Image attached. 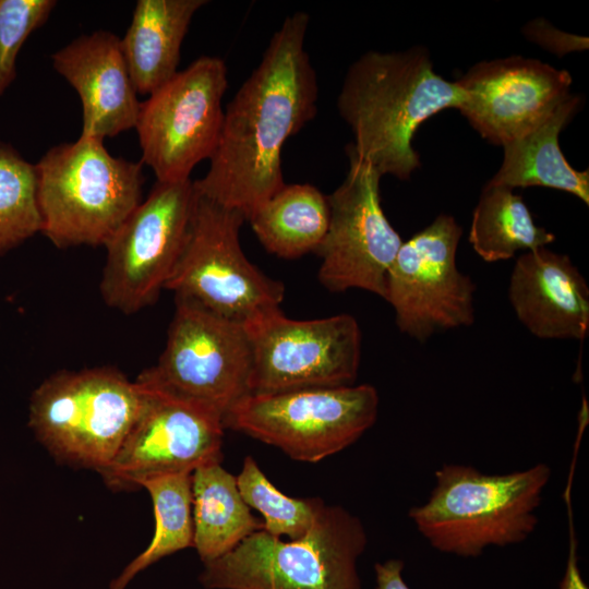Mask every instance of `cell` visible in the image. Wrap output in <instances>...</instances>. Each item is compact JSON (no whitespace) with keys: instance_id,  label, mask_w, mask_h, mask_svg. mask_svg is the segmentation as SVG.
Listing matches in <instances>:
<instances>
[{"instance_id":"cell-1","label":"cell","mask_w":589,"mask_h":589,"mask_svg":"<svg viewBox=\"0 0 589 589\" xmlns=\"http://www.w3.org/2000/svg\"><path fill=\"white\" fill-rule=\"evenodd\" d=\"M309 22L294 12L274 33L224 111L207 173L193 181L197 194L245 219L286 184L283 146L317 111L316 73L304 47Z\"/></svg>"},{"instance_id":"cell-2","label":"cell","mask_w":589,"mask_h":589,"mask_svg":"<svg viewBox=\"0 0 589 589\" xmlns=\"http://www.w3.org/2000/svg\"><path fill=\"white\" fill-rule=\"evenodd\" d=\"M466 94L433 70L429 51H368L348 69L337 109L353 134L346 151L381 176L410 179L420 167L412 147L418 128L447 108L459 109Z\"/></svg>"},{"instance_id":"cell-3","label":"cell","mask_w":589,"mask_h":589,"mask_svg":"<svg viewBox=\"0 0 589 589\" xmlns=\"http://www.w3.org/2000/svg\"><path fill=\"white\" fill-rule=\"evenodd\" d=\"M428 501L409 510L417 530L437 551L476 557L488 546L525 541L551 478L544 462L504 474L444 464Z\"/></svg>"},{"instance_id":"cell-4","label":"cell","mask_w":589,"mask_h":589,"mask_svg":"<svg viewBox=\"0 0 589 589\" xmlns=\"http://www.w3.org/2000/svg\"><path fill=\"white\" fill-rule=\"evenodd\" d=\"M142 165L97 137L51 147L35 164L41 233L60 249L105 245L142 202Z\"/></svg>"},{"instance_id":"cell-5","label":"cell","mask_w":589,"mask_h":589,"mask_svg":"<svg viewBox=\"0 0 589 589\" xmlns=\"http://www.w3.org/2000/svg\"><path fill=\"white\" fill-rule=\"evenodd\" d=\"M366 542L357 516L325 504L302 538L283 541L257 530L205 562L200 581L207 589H361L357 562Z\"/></svg>"},{"instance_id":"cell-6","label":"cell","mask_w":589,"mask_h":589,"mask_svg":"<svg viewBox=\"0 0 589 589\" xmlns=\"http://www.w3.org/2000/svg\"><path fill=\"white\" fill-rule=\"evenodd\" d=\"M142 399L141 385L117 369L61 371L33 392L28 425L59 461L100 472L121 446Z\"/></svg>"},{"instance_id":"cell-7","label":"cell","mask_w":589,"mask_h":589,"mask_svg":"<svg viewBox=\"0 0 589 589\" xmlns=\"http://www.w3.org/2000/svg\"><path fill=\"white\" fill-rule=\"evenodd\" d=\"M378 394L369 384L248 394L225 414V429L317 462L358 441L376 421Z\"/></svg>"},{"instance_id":"cell-8","label":"cell","mask_w":589,"mask_h":589,"mask_svg":"<svg viewBox=\"0 0 589 589\" xmlns=\"http://www.w3.org/2000/svg\"><path fill=\"white\" fill-rule=\"evenodd\" d=\"M244 220L239 211L194 191L185 242L165 289L241 323L279 308L284 284L265 275L242 251L239 231Z\"/></svg>"},{"instance_id":"cell-9","label":"cell","mask_w":589,"mask_h":589,"mask_svg":"<svg viewBox=\"0 0 589 589\" xmlns=\"http://www.w3.org/2000/svg\"><path fill=\"white\" fill-rule=\"evenodd\" d=\"M251 371L252 350L244 323L176 297L165 349L157 363L141 374L224 419L250 394Z\"/></svg>"},{"instance_id":"cell-10","label":"cell","mask_w":589,"mask_h":589,"mask_svg":"<svg viewBox=\"0 0 589 589\" xmlns=\"http://www.w3.org/2000/svg\"><path fill=\"white\" fill-rule=\"evenodd\" d=\"M252 350L250 394L353 385L361 330L349 314L293 320L279 308L244 323Z\"/></svg>"},{"instance_id":"cell-11","label":"cell","mask_w":589,"mask_h":589,"mask_svg":"<svg viewBox=\"0 0 589 589\" xmlns=\"http://www.w3.org/2000/svg\"><path fill=\"white\" fill-rule=\"evenodd\" d=\"M228 87L227 67L217 56H202L177 72L141 103L135 129L142 164L159 182L190 179L211 158L219 140Z\"/></svg>"},{"instance_id":"cell-12","label":"cell","mask_w":589,"mask_h":589,"mask_svg":"<svg viewBox=\"0 0 589 589\" xmlns=\"http://www.w3.org/2000/svg\"><path fill=\"white\" fill-rule=\"evenodd\" d=\"M193 202L191 179L157 181L105 243L99 290L107 306L129 315L155 303L184 245Z\"/></svg>"},{"instance_id":"cell-13","label":"cell","mask_w":589,"mask_h":589,"mask_svg":"<svg viewBox=\"0 0 589 589\" xmlns=\"http://www.w3.org/2000/svg\"><path fill=\"white\" fill-rule=\"evenodd\" d=\"M135 381L142 387V405L113 459L99 472L108 488L137 489L149 478L192 473L220 462L225 426L219 414L142 374Z\"/></svg>"},{"instance_id":"cell-14","label":"cell","mask_w":589,"mask_h":589,"mask_svg":"<svg viewBox=\"0 0 589 589\" xmlns=\"http://www.w3.org/2000/svg\"><path fill=\"white\" fill-rule=\"evenodd\" d=\"M461 235L456 219L441 214L402 242L389 267L384 300L399 330L418 341L474 322L476 285L456 263Z\"/></svg>"},{"instance_id":"cell-15","label":"cell","mask_w":589,"mask_h":589,"mask_svg":"<svg viewBox=\"0 0 589 589\" xmlns=\"http://www.w3.org/2000/svg\"><path fill=\"white\" fill-rule=\"evenodd\" d=\"M347 155V176L327 195L329 223L316 251L322 260L317 276L332 292L361 289L385 299L387 274L404 241L383 212L381 173Z\"/></svg>"},{"instance_id":"cell-16","label":"cell","mask_w":589,"mask_h":589,"mask_svg":"<svg viewBox=\"0 0 589 589\" xmlns=\"http://www.w3.org/2000/svg\"><path fill=\"white\" fill-rule=\"evenodd\" d=\"M466 94L458 109L488 142L504 146L543 122L570 94L572 76L537 59L481 61L456 81Z\"/></svg>"},{"instance_id":"cell-17","label":"cell","mask_w":589,"mask_h":589,"mask_svg":"<svg viewBox=\"0 0 589 589\" xmlns=\"http://www.w3.org/2000/svg\"><path fill=\"white\" fill-rule=\"evenodd\" d=\"M51 60L80 96L82 136L104 140L135 127L141 103L119 37L107 31L82 35Z\"/></svg>"},{"instance_id":"cell-18","label":"cell","mask_w":589,"mask_h":589,"mask_svg":"<svg viewBox=\"0 0 589 589\" xmlns=\"http://www.w3.org/2000/svg\"><path fill=\"white\" fill-rule=\"evenodd\" d=\"M508 298L519 322L538 338L584 340L588 336L589 288L565 254L541 247L519 255Z\"/></svg>"},{"instance_id":"cell-19","label":"cell","mask_w":589,"mask_h":589,"mask_svg":"<svg viewBox=\"0 0 589 589\" xmlns=\"http://www.w3.org/2000/svg\"><path fill=\"white\" fill-rule=\"evenodd\" d=\"M205 0H139L121 39L137 94L151 95L178 70L181 45L195 12Z\"/></svg>"},{"instance_id":"cell-20","label":"cell","mask_w":589,"mask_h":589,"mask_svg":"<svg viewBox=\"0 0 589 589\" xmlns=\"http://www.w3.org/2000/svg\"><path fill=\"white\" fill-rule=\"evenodd\" d=\"M580 98L569 95L538 127L504 148L502 165L491 184L515 188L543 187L570 193L589 204V171L574 169L564 157L558 136L574 117Z\"/></svg>"},{"instance_id":"cell-21","label":"cell","mask_w":589,"mask_h":589,"mask_svg":"<svg viewBox=\"0 0 589 589\" xmlns=\"http://www.w3.org/2000/svg\"><path fill=\"white\" fill-rule=\"evenodd\" d=\"M193 548L205 562L233 550L263 529L243 501L237 477L220 462L200 466L192 472Z\"/></svg>"},{"instance_id":"cell-22","label":"cell","mask_w":589,"mask_h":589,"mask_svg":"<svg viewBox=\"0 0 589 589\" xmlns=\"http://www.w3.org/2000/svg\"><path fill=\"white\" fill-rule=\"evenodd\" d=\"M271 253L297 259L316 252L327 232V195L309 183L285 184L247 219Z\"/></svg>"},{"instance_id":"cell-23","label":"cell","mask_w":589,"mask_h":589,"mask_svg":"<svg viewBox=\"0 0 589 589\" xmlns=\"http://www.w3.org/2000/svg\"><path fill=\"white\" fill-rule=\"evenodd\" d=\"M468 240L483 261L493 263L509 260L520 250L546 247L555 236L536 225L513 189L488 182L474 207Z\"/></svg>"},{"instance_id":"cell-24","label":"cell","mask_w":589,"mask_h":589,"mask_svg":"<svg viewBox=\"0 0 589 589\" xmlns=\"http://www.w3.org/2000/svg\"><path fill=\"white\" fill-rule=\"evenodd\" d=\"M151 495L155 531L148 546L111 581L110 589H124L141 570L160 558L193 548L192 473H169L140 484Z\"/></svg>"},{"instance_id":"cell-25","label":"cell","mask_w":589,"mask_h":589,"mask_svg":"<svg viewBox=\"0 0 589 589\" xmlns=\"http://www.w3.org/2000/svg\"><path fill=\"white\" fill-rule=\"evenodd\" d=\"M41 232L35 165L0 143V257Z\"/></svg>"},{"instance_id":"cell-26","label":"cell","mask_w":589,"mask_h":589,"mask_svg":"<svg viewBox=\"0 0 589 589\" xmlns=\"http://www.w3.org/2000/svg\"><path fill=\"white\" fill-rule=\"evenodd\" d=\"M237 485L245 504L263 515V530L278 538H302L325 505L320 497L294 498L280 492L252 456L243 459Z\"/></svg>"},{"instance_id":"cell-27","label":"cell","mask_w":589,"mask_h":589,"mask_svg":"<svg viewBox=\"0 0 589 589\" xmlns=\"http://www.w3.org/2000/svg\"><path fill=\"white\" fill-rule=\"evenodd\" d=\"M56 4L53 0H0V96L15 79L24 41L47 21Z\"/></svg>"},{"instance_id":"cell-28","label":"cell","mask_w":589,"mask_h":589,"mask_svg":"<svg viewBox=\"0 0 589 589\" xmlns=\"http://www.w3.org/2000/svg\"><path fill=\"white\" fill-rule=\"evenodd\" d=\"M524 35L542 48L563 57L573 51L588 49V38L556 29L544 19L528 22L522 28Z\"/></svg>"},{"instance_id":"cell-29","label":"cell","mask_w":589,"mask_h":589,"mask_svg":"<svg viewBox=\"0 0 589 589\" xmlns=\"http://www.w3.org/2000/svg\"><path fill=\"white\" fill-rule=\"evenodd\" d=\"M375 589H410L402 578L404 563L392 558L375 564Z\"/></svg>"},{"instance_id":"cell-30","label":"cell","mask_w":589,"mask_h":589,"mask_svg":"<svg viewBox=\"0 0 589 589\" xmlns=\"http://www.w3.org/2000/svg\"><path fill=\"white\" fill-rule=\"evenodd\" d=\"M560 589H588V586L584 581L578 567L577 541L574 537L572 525L569 553L566 563L565 574L560 584Z\"/></svg>"}]
</instances>
